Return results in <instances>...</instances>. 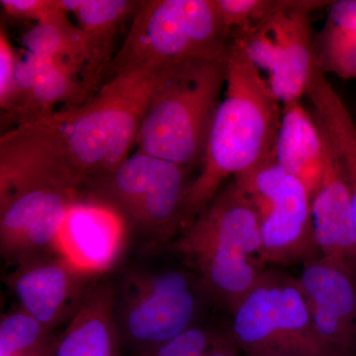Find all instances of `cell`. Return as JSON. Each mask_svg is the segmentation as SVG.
<instances>
[{
	"label": "cell",
	"mask_w": 356,
	"mask_h": 356,
	"mask_svg": "<svg viewBox=\"0 0 356 356\" xmlns=\"http://www.w3.org/2000/svg\"><path fill=\"white\" fill-rule=\"evenodd\" d=\"M22 42L25 53L43 60H69L83 65L102 84L114 57L112 44L76 27L62 9L25 33Z\"/></svg>",
	"instance_id": "cell-17"
},
{
	"label": "cell",
	"mask_w": 356,
	"mask_h": 356,
	"mask_svg": "<svg viewBox=\"0 0 356 356\" xmlns=\"http://www.w3.org/2000/svg\"><path fill=\"white\" fill-rule=\"evenodd\" d=\"M130 232L118 211L83 191L65 215L58 250L81 270L102 276L121 261Z\"/></svg>",
	"instance_id": "cell-14"
},
{
	"label": "cell",
	"mask_w": 356,
	"mask_h": 356,
	"mask_svg": "<svg viewBox=\"0 0 356 356\" xmlns=\"http://www.w3.org/2000/svg\"><path fill=\"white\" fill-rule=\"evenodd\" d=\"M84 191L57 133L43 121L0 138V252L9 264L58 252L65 215Z\"/></svg>",
	"instance_id": "cell-1"
},
{
	"label": "cell",
	"mask_w": 356,
	"mask_h": 356,
	"mask_svg": "<svg viewBox=\"0 0 356 356\" xmlns=\"http://www.w3.org/2000/svg\"><path fill=\"white\" fill-rule=\"evenodd\" d=\"M331 1L276 0L257 25L235 30L233 39L267 74V83L283 104L300 102L317 62L311 39L310 14Z\"/></svg>",
	"instance_id": "cell-11"
},
{
	"label": "cell",
	"mask_w": 356,
	"mask_h": 356,
	"mask_svg": "<svg viewBox=\"0 0 356 356\" xmlns=\"http://www.w3.org/2000/svg\"><path fill=\"white\" fill-rule=\"evenodd\" d=\"M305 95L315 108L316 118L329 134L343 161L350 186L356 236V124L320 67L312 72Z\"/></svg>",
	"instance_id": "cell-19"
},
{
	"label": "cell",
	"mask_w": 356,
	"mask_h": 356,
	"mask_svg": "<svg viewBox=\"0 0 356 356\" xmlns=\"http://www.w3.org/2000/svg\"><path fill=\"white\" fill-rule=\"evenodd\" d=\"M107 274L89 287L79 308L60 334L53 337L43 356H123L115 315L116 289Z\"/></svg>",
	"instance_id": "cell-16"
},
{
	"label": "cell",
	"mask_w": 356,
	"mask_h": 356,
	"mask_svg": "<svg viewBox=\"0 0 356 356\" xmlns=\"http://www.w3.org/2000/svg\"><path fill=\"white\" fill-rule=\"evenodd\" d=\"M318 67L343 79H356V29L327 23L316 51Z\"/></svg>",
	"instance_id": "cell-22"
},
{
	"label": "cell",
	"mask_w": 356,
	"mask_h": 356,
	"mask_svg": "<svg viewBox=\"0 0 356 356\" xmlns=\"http://www.w3.org/2000/svg\"><path fill=\"white\" fill-rule=\"evenodd\" d=\"M298 281L318 337L337 356L356 348V271L330 257L302 264Z\"/></svg>",
	"instance_id": "cell-13"
},
{
	"label": "cell",
	"mask_w": 356,
	"mask_h": 356,
	"mask_svg": "<svg viewBox=\"0 0 356 356\" xmlns=\"http://www.w3.org/2000/svg\"><path fill=\"white\" fill-rule=\"evenodd\" d=\"M4 13L10 17L43 22L60 10L57 0H1Z\"/></svg>",
	"instance_id": "cell-26"
},
{
	"label": "cell",
	"mask_w": 356,
	"mask_h": 356,
	"mask_svg": "<svg viewBox=\"0 0 356 356\" xmlns=\"http://www.w3.org/2000/svg\"><path fill=\"white\" fill-rule=\"evenodd\" d=\"M227 56L168 67L143 118L137 151L188 168L201 165L226 84Z\"/></svg>",
	"instance_id": "cell-6"
},
{
	"label": "cell",
	"mask_w": 356,
	"mask_h": 356,
	"mask_svg": "<svg viewBox=\"0 0 356 356\" xmlns=\"http://www.w3.org/2000/svg\"><path fill=\"white\" fill-rule=\"evenodd\" d=\"M18 57L8 35L3 27L0 28V108L4 114L10 108L15 88Z\"/></svg>",
	"instance_id": "cell-25"
},
{
	"label": "cell",
	"mask_w": 356,
	"mask_h": 356,
	"mask_svg": "<svg viewBox=\"0 0 356 356\" xmlns=\"http://www.w3.org/2000/svg\"><path fill=\"white\" fill-rule=\"evenodd\" d=\"M114 283L117 325L131 356L205 324L215 306L197 274L181 261L127 266Z\"/></svg>",
	"instance_id": "cell-5"
},
{
	"label": "cell",
	"mask_w": 356,
	"mask_h": 356,
	"mask_svg": "<svg viewBox=\"0 0 356 356\" xmlns=\"http://www.w3.org/2000/svg\"><path fill=\"white\" fill-rule=\"evenodd\" d=\"M245 356H337L318 337L298 278L266 269L229 314Z\"/></svg>",
	"instance_id": "cell-9"
},
{
	"label": "cell",
	"mask_w": 356,
	"mask_h": 356,
	"mask_svg": "<svg viewBox=\"0 0 356 356\" xmlns=\"http://www.w3.org/2000/svg\"><path fill=\"white\" fill-rule=\"evenodd\" d=\"M53 337L37 318L14 307L0 320V356H43Z\"/></svg>",
	"instance_id": "cell-21"
},
{
	"label": "cell",
	"mask_w": 356,
	"mask_h": 356,
	"mask_svg": "<svg viewBox=\"0 0 356 356\" xmlns=\"http://www.w3.org/2000/svg\"><path fill=\"white\" fill-rule=\"evenodd\" d=\"M318 123L324 136L325 163L320 184L311 195L316 243L321 255L343 261L356 271V236L348 177L334 142Z\"/></svg>",
	"instance_id": "cell-15"
},
{
	"label": "cell",
	"mask_w": 356,
	"mask_h": 356,
	"mask_svg": "<svg viewBox=\"0 0 356 356\" xmlns=\"http://www.w3.org/2000/svg\"><path fill=\"white\" fill-rule=\"evenodd\" d=\"M100 276L86 273L60 252L13 266L4 282L20 307L53 332L65 325Z\"/></svg>",
	"instance_id": "cell-12"
},
{
	"label": "cell",
	"mask_w": 356,
	"mask_h": 356,
	"mask_svg": "<svg viewBox=\"0 0 356 356\" xmlns=\"http://www.w3.org/2000/svg\"><path fill=\"white\" fill-rule=\"evenodd\" d=\"M275 3L276 0H215L220 17L229 31L257 25Z\"/></svg>",
	"instance_id": "cell-24"
},
{
	"label": "cell",
	"mask_w": 356,
	"mask_h": 356,
	"mask_svg": "<svg viewBox=\"0 0 356 356\" xmlns=\"http://www.w3.org/2000/svg\"><path fill=\"white\" fill-rule=\"evenodd\" d=\"M203 356H245L236 343L228 324L222 325L221 334L209 350Z\"/></svg>",
	"instance_id": "cell-27"
},
{
	"label": "cell",
	"mask_w": 356,
	"mask_h": 356,
	"mask_svg": "<svg viewBox=\"0 0 356 356\" xmlns=\"http://www.w3.org/2000/svg\"><path fill=\"white\" fill-rule=\"evenodd\" d=\"M65 13L76 16L79 28L93 38L112 44L124 21L137 11L138 0H57Z\"/></svg>",
	"instance_id": "cell-20"
},
{
	"label": "cell",
	"mask_w": 356,
	"mask_h": 356,
	"mask_svg": "<svg viewBox=\"0 0 356 356\" xmlns=\"http://www.w3.org/2000/svg\"><path fill=\"white\" fill-rule=\"evenodd\" d=\"M252 199L261 224V259L278 266L303 264L320 257L305 185L276 161L234 178Z\"/></svg>",
	"instance_id": "cell-10"
},
{
	"label": "cell",
	"mask_w": 356,
	"mask_h": 356,
	"mask_svg": "<svg viewBox=\"0 0 356 356\" xmlns=\"http://www.w3.org/2000/svg\"><path fill=\"white\" fill-rule=\"evenodd\" d=\"M165 248L197 274L215 306L228 314L266 269L259 213L235 179Z\"/></svg>",
	"instance_id": "cell-3"
},
{
	"label": "cell",
	"mask_w": 356,
	"mask_h": 356,
	"mask_svg": "<svg viewBox=\"0 0 356 356\" xmlns=\"http://www.w3.org/2000/svg\"><path fill=\"white\" fill-rule=\"evenodd\" d=\"M275 159L281 168L305 185L310 196L315 192L325 170L324 136L316 117L300 102L283 104Z\"/></svg>",
	"instance_id": "cell-18"
},
{
	"label": "cell",
	"mask_w": 356,
	"mask_h": 356,
	"mask_svg": "<svg viewBox=\"0 0 356 356\" xmlns=\"http://www.w3.org/2000/svg\"><path fill=\"white\" fill-rule=\"evenodd\" d=\"M222 325L205 323L132 356H203L217 341Z\"/></svg>",
	"instance_id": "cell-23"
},
{
	"label": "cell",
	"mask_w": 356,
	"mask_h": 356,
	"mask_svg": "<svg viewBox=\"0 0 356 356\" xmlns=\"http://www.w3.org/2000/svg\"><path fill=\"white\" fill-rule=\"evenodd\" d=\"M225 86L224 98L211 123L200 172L187 191L181 231L228 178L250 172L275 156L280 102L238 40L229 44Z\"/></svg>",
	"instance_id": "cell-2"
},
{
	"label": "cell",
	"mask_w": 356,
	"mask_h": 356,
	"mask_svg": "<svg viewBox=\"0 0 356 356\" xmlns=\"http://www.w3.org/2000/svg\"><path fill=\"white\" fill-rule=\"evenodd\" d=\"M188 170L137 151L114 170L89 179L84 191L118 211L146 247H165L182 229Z\"/></svg>",
	"instance_id": "cell-8"
},
{
	"label": "cell",
	"mask_w": 356,
	"mask_h": 356,
	"mask_svg": "<svg viewBox=\"0 0 356 356\" xmlns=\"http://www.w3.org/2000/svg\"><path fill=\"white\" fill-rule=\"evenodd\" d=\"M229 32L215 0H140L105 81L128 70L226 57Z\"/></svg>",
	"instance_id": "cell-7"
},
{
	"label": "cell",
	"mask_w": 356,
	"mask_h": 356,
	"mask_svg": "<svg viewBox=\"0 0 356 356\" xmlns=\"http://www.w3.org/2000/svg\"><path fill=\"white\" fill-rule=\"evenodd\" d=\"M170 67L116 74L86 102L39 119L57 133L84 185L131 156L144 115Z\"/></svg>",
	"instance_id": "cell-4"
}]
</instances>
